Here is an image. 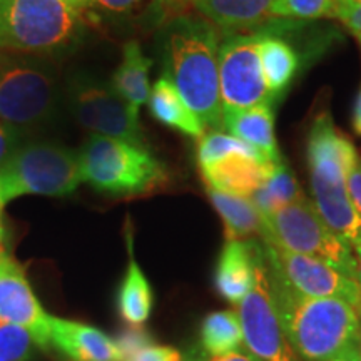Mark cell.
<instances>
[{
	"label": "cell",
	"instance_id": "6da1fadb",
	"mask_svg": "<svg viewBox=\"0 0 361 361\" xmlns=\"http://www.w3.org/2000/svg\"><path fill=\"white\" fill-rule=\"evenodd\" d=\"M164 78L178 89L202 124L223 128L219 90L221 30L200 13L180 12L159 25Z\"/></svg>",
	"mask_w": 361,
	"mask_h": 361
},
{
	"label": "cell",
	"instance_id": "7a4b0ae2",
	"mask_svg": "<svg viewBox=\"0 0 361 361\" xmlns=\"http://www.w3.org/2000/svg\"><path fill=\"white\" fill-rule=\"evenodd\" d=\"M269 283L284 335L301 358L328 361L358 346L360 316L353 306L338 298L298 295L271 271Z\"/></svg>",
	"mask_w": 361,
	"mask_h": 361
},
{
	"label": "cell",
	"instance_id": "3957f363",
	"mask_svg": "<svg viewBox=\"0 0 361 361\" xmlns=\"http://www.w3.org/2000/svg\"><path fill=\"white\" fill-rule=\"evenodd\" d=\"M61 85L49 57L0 51V121L22 137L52 124Z\"/></svg>",
	"mask_w": 361,
	"mask_h": 361
},
{
	"label": "cell",
	"instance_id": "277c9868",
	"mask_svg": "<svg viewBox=\"0 0 361 361\" xmlns=\"http://www.w3.org/2000/svg\"><path fill=\"white\" fill-rule=\"evenodd\" d=\"M84 35L79 12L62 0H0V51L66 56Z\"/></svg>",
	"mask_w": 361,
	"mask_h": 361
},
{
	"label": "cell",
	"instance_id": "5b68a950",
	"mask_svg": "<svg viewBox=\"0 0 361 361\" xmlns=\"http://www.w3.org/2000/svg\"><path fill=\"white\" fill-rule=\"evenodd\" d=\"M82 183L117 197L142 196L169 183V171L149 149L92 134L79 149Z\"/></svg>",
	"mask_w": 361,
	"mask_h": 361
},
{
	"label": "cell",
	"instance_id": "8992f818",
	"mask_svg": "<svg viewBox=\"0 0 361 361\" xmlns=\"http://www.w3.org/2000/svg\"><path fill=\"white\" fill-rule=\"evenodd\" d=\"M80 183L78 151L56 142L20 144L0 169V204L25 194L64 197Z\"/></svg>",
	"mask_w": 361,
	"mask_h": 361
},
{
	"label": "cell",
	"instance_id": "52a82bcc",
	"mask_svg": "<svg viewBox=\"0 0 361 361\" xmlns=\"http://www.w3.org/2000/svg\"><path fill=\"white\" fill-rule=\"evenodd\" d=\"M261 223L259 234L266 245L313 256L356 279L355 251L328 228L308 197L261 216Z\"/></svg>",
	"mask_w": 361,
	"mask_h": 361
},
{
	"label": "cell",
	"instance_id": "ba28073f",
	"mask_svg": "<svg viewBox=\"0 0 361 361\" xmlns=\"http://www.w3.org/2000/svg\"><path fill=\"white\" fill-rule=\"evenodd\" d=\"M66 102L75 121L92 134L149 149L139 109L130 106L107 80L90 72H75L66 84Z\"/></svg>",
	"mask_w": 361,
	"mask_h": 361
},
{
	"label": "cell",
	"instance_id": "9c48e42d",
	"mask_svg": "<svg viewBox=\"0 0 361 361\" xmlns=\"http://www.w3.org/2000/svg\"><path fill=\"white\" fill-rule=\"evenodd\" d=\"M219 90L223 114L273 106L259 61V34H228L219 44Z\"/></svg>",
	"mask_w": 361,
	"mask_h": 361
},
{
	"label": "cell",
	"instance_id": "30bf717a",
	"mask_svg": "<svg viewBox=\"0 0 361 361\" xmlns=\"http://www.w3.org/2000/svg\"><path fill=\"white\" fill-rule=\"evenodd\" d=\"M238 318L245 345L255 358L259 361H298L279 322L264 255L256 268L255 284L239 303Z\"/></svg>",
	"mask_w": 361,
	"mask_h": 361
},
{
	"label": "cell",
	"instance_id": "8fae6325",
	"mask_svg": "<svg viewBox=\"0 0 361 361\" xmlns=\"http://www.w3.org/2000/svg\"><path fill=\"white\" fill-rule=\"evenodd\" d=\"M268 268L298 295L308 298H338L353 306L361 318V286L324 261L266 245Z\"/></svg>",
	"mask_w": 361,
	"mask_h": 361
},
{
	"label": "cell",
	"instance_id": "7c38bea8",
	"mask_svg": "<svg viewBox=\"0 0 361 361\" xmlns=\"http://www.w3.org/2000/svg\"><path fill=\"white\" fill-rule=\"evenodd\" d=\"M0 319L25 328L40 348L49 346L51 316L35 298L24 269L12 258L0 264Z\"/></svg>",
	"mask_w": 361,
	"mask_h": 361
},
{
	"label": "cell",
	"instance_id": "4fadbf2b",
	"mask_svg": "<svg viewBox=\"0 0 361 361\" xmlns=\"http://www.w3.org/2000/svg\"><path fill=\"white\" fill-rule=\"evenodd\" d=\"M273 169L274 164L264 161L259 154L241 152L200 166L206 188L247 197L269 178Z\"/></svg>",
	"mask_w": 361,
	"mask_h": 361
},
{
	"label": "cell",
	"instance_id": "5bb4252c",
	"mask_svg": "<svg viewBox=\"0 0 361 361\" xmlns=\"http://www.w3.org/2000/svg\"><path fill=\"white\" fill-rule=\"evenodd\" d=\"M49 345L71 361H123L116 341L89 324L51 316Z\"/></svg>",
	"mask_w": 361,
	"mask_h": 361
},
{
	"label": "cell",
	"instance_id": "9a60e30c",
	"mask_svg": "<svg viewBox=\"0 0 361 361\" xmlns=\"http://www.w3.org/2000/svg\"><path fill=\"white\" fill-rule=\"evenodd\" d=\"M264 250L255 241H228L214 273L216 290L229 303L239 305L255 284L256 268Z\"/></svg>",
	"mask_w": 361,
	"mask_h": 361
},
{
	"label": "cell",
	"instance_id": "2e32d148",
	"mask_svg": "<svg viewBox=\"0 0 361 361\" xmlns=\"http://www.w3.org/2000/svg\"><path fill=\"white\" fill-rule=\"evenodd\" d=\"M274 0H191L196 13L224 35L251 32L271 19Z\"/></svg>",
	"mask_w": 361,
	"mask_h": 361
},
{
	"label": "cell",
	"instance_id": "e0dca14e",
	"mask_svg": "<svg viewBox=\"0 0 361 361\" xmlns=\"http://www.w3.org/2000/svg\"><path fill=\"white\" fill-rule=\"evenodd\" d=\"M223 128L234 137L250 144L259 156L271 164L283 161L274 135L273 106H258L252 109L233 111L223 114Z\"/></svg>",
	"mask_w": 361,
	"mask_h": 361
},
{
	"label": "cell",
	"instance_id": "ac0fdd59",
	"mask_svg": "<svg viewBox=\"0 0 361 361\" xmlns=\"http://www.w3.org/2000/svg\"><path fill=\"white\" fill-rule=\"evenodd\" d=\"M255 32L259 34V61L266 87L271 97L278 101L300 72L301 57L288 39L261 29H256Z\"/></svg>",
	"mask_w": 361,
	"mask_h": 361
},
{
	"label": "cell",
	"instance_id": "d6986e66",
	"mask_svg": "<svg viewBox=\"0 0 361 361\" xmlns=\"http://www.w3.org/2000/svg\"><path fill=\"white\" fill-rule=\"evenodd\" d=\"M149 111L152 117L171 129L179 130L189 137L201 139L204 135V124L194 114L178 89L168 78H159L149 94Z\"/></svg>",
	"mask_w": 361,
	"mask_h": 361
},
{
	"label": "cell",
	"instance_id": "ffe728a7",
	"mask_svg": "<svg viewBox=\"0 0 361 361\" xmlns=\"http://www.w3.org/2000/svg\"><path fill=\"white\" fill-rule=\"evenodd\" d=\"M152 61L142 52L137 40H129L123 47V61L112 74V87L135 109L149 101L151 85H149V71Z\"/></svg>",
	"mask_w": 361,
	"mask_h": 361
},
{
	"label": "cell",
	"instance_id": "44dd1931",
	"mask_svg": "<svg viewBox=\"0 0 361 361\" xmlns=\"http://www.w3.org/2000/svg\"><path fill=\"white\" fill-rule=\"evenodd\" d=\"M207 196L223 219L228 241H245L251 234L261 233V213L251 197L221 192L209 188Z\"/></svg>",
	"mask_w": 361,
	"mask_h": 361
},
{
	"label": "cell",
	"instance_id": "7402d4cb",
	"mask_svg": "<svg viewBox=\"0 0 361 361\" xmlns=\"http://www.w3.org/2000/svg\"><path fill=\"white\" fill-rule=\"evenodd\" d=\"M152 305H154V295H152L151 284L130 256L128 271H126V276L119 288V296H117L119 313L130 326L139 328L151 316Z\"/></svg>",
	"mask_w": 361,
	"mask_h": 361
},
{
	"label": "cell",
	"instance_id": "603a6c76",
	"mask_svg": "<svg viewBox=\"0 0 361 361\" xmlns=\"http://www.w3.org/2000/svg\"><path fill=\"white\" fill-rule=\"evenodd\" d=\"M306 197L295 174L284 161L274 164L273 173L261 186L252 192L251 201L258 207L261 216L273 214L283 207L301 201Z\"/></svg>",
	"mask_w": 361,
	"mask_h": 361
},
{
	"label": "cell",
	"instance_id": "cb8c5ba5",
	"mask_svg": "<svg viewBox=\"0 0 361 361\" xmlns=\"http://www.w3.org/2000/svg\"><path fill=\"white\" fill-rule=\"evenodd\" d=\"M201 343L211 356L239 351L245 338L238 314L233 311H214L207 314L201 326Z\"/></svg>",
	"mask_w": 361,
	"mask_h": 361
},
{
	"label": "cell",
	"instance_id": "d4e9b609",
	"mask_svg": "<svg viewBox=\"0 0 361 361\" xmlns=\"http://www.w3.org/2000/svg\"><path fill=\"white\" fill-rule=\"evenodd\" d=\"M336 0H274L271 19L318 20L335 19Z\"/></svg>",
	"mask_w": 361,
	"mask_h": 361
},
{
	"label": "cell",
	"instance_id": "484cf974",
	"mask_svg": "<svg viewBox=\"0 0 361 361\" xmlns=\"http://www.w3.org/2000/svg\"><path fill=\"white\" fill-rule=\"evenodd\" d=\"M259 154L250 144L243 142L241 139L234 137L231 134H224L221 130L204 134L197 142V164L204 166L209 162L223 159L226 156L236 154Z\"/></svg>",
	"mask_w": 361,
	"mask_h": 361
},
{
	"label": "cell",
	"instance_id": "4316f807",
	"mask_svg": "<svg viewBox=\"0 0 361 361\" xmlns=\"http://www.w3.org/2000/svg\"><path fill=\"white\" fill-rule=\"evenodd\" d=\"M37 346L25 328L0 319V361H27Z\"/></svg>",
	"mask_w": 361,
	"mask_h": 361
},
{
	"label": "cell",
	"instance_id": "83f0119b",
	"mask_svg": "<svg viewBox=\"0 0 361 361\" xmlns=\"http://www.w3.org/2000/svg\"><path fill=\"white\" fill-rule=\"evenodd\" d=\"M147 0H94V6L104 8L107 12H114V13H129L135 11V8L142 7ZM156 7V13L157 19H159V25L162 22H166L171 17L178 16L176 12L173 0H152Z\"/></svg>",
	"mask_w": 361,
	"mask_h": 361
},
{
	"label": "cell",
	"instance_id": "f1b7e54d",
	"mask_svg": "<svg viewBox=\"0 0 361 361\" xmlns=\"http://www.w3.org/2000/svg\"><path fill=\"white\" fill-rule=\"evenodd\" d=\"M149 345H152L151 336H149L144 329L135 326L126 329V331L121 333L116 340V346L117 350H119L123 361L128 360L129 356H133L134 353H137L139 350L146 348Z\"/></svg>",
	"mask_w": 361,
	"mask_h": 361
},
{
	"label": "cell",
	"instance_id": "f546056e",
	"mask_svg": "<svg viewBox=\"0 0 361 361\" xmlns=\"http://www.w3.org/2000/svg\"><path fill=\"white\" fill-rule=\"evenodd\" d=\"M335 19L343 22L358 37L361 35V0H336Z\"/></svg>",
	"mask_w": 361,
	"mask_h": 361
},
{
	"label": "cell",
	"instance_id": "4dcf8cb0",
	"mask_svg": "<svg viewBox=\"0 0 361 361\" xmlns=\"http://www.w3.org/2000/svg\"><path fill=\"white\" fill-rule=\"evenodd\" d=\"M124 361H183V358H180L179 351L171 346L149 345Z\"/></svg>",
	"mask_w": 361,
	"mask_h": 361
},
{
	"label": "cell",
	"instance_id": "1f68e13d",
	"mask_svg": "<svg viewBox=\"0 0 361 361\" xmlns=\"http://www.w3.org/2000/svg\"><path fill=\"white\" fill-rule=\"evenodd\" d=\"M22 135L0 121V169L7 164L13 152L20 146Z\"/></svg>",
	"mask_w": 361,
	"mask_h": 361
},
{
	"label": "cell",
	"instance_id": "d6a6232c",
	"mask_svg": "<svg viewBox=\"0 0 361 361\" xmlns=\"http://www.w3.org/2000/svg\"><path fill=\"white\" fill-rule=\"evenodd\" d=\"M346 188H348L350 200L353 202L361 216V157L358 156L348 171V178H346Z\"/></svg>",
	"mask_w": 361,
	"mask_h": 361
},
{
	"label": "cell",
	"instance_id": "836d02e7",
	"mask_svg": "<svg viewBox=\"0 0 361 361\" xmlns=\"http://www.w3.org/2000/svg\"><path fill=\"white\" fill-rule=\"evenodd\" d=\"M207 361H259L258 358H255L250 351H233V353H226V355H219V356H211Z\"/></svg>",
	"mask_w": 361,
	"mask_h": 361
},
{
	"label": "cell",
	"instance_id": "e575fe53",
	"mask_svg": "<svg viewBox=\"0 0 361 361\" xmlns=\"http://www.w3.org/2000/svg\"><path fill=\"white\" fill-rule=\"evenodd\" d=\"M7 258H11L7 252V231L6 223H4V206L0 204V264Z\"/></svg>",
	"mask_w": 361,
	"mask_h": 361
},
{
	"label": "cell",
	"instance_id": "d590c367",
	"mask_svg": "<svg viewBox=\"0 0 361 361\" xmlns=\"http://www.w3.org/2000/svg\"><path fill=\"white\" fill-rule=\"evenodd\" d=\"M353 129L355 133L361 135V85L358 90V96L355 99V106H353Z\"/></svg>",
	"mask_w": 361,
	"mask_h": 361
},
{
	"label": "cell",
	"instance_id": "8d00e7d4",
	"mask_svg": "<svg viewBox=\"0 0 361 361\" xmlns=\"http://www.w3.org/2000/svg\"><path fill=\"white\" fill-rule=\"evenodd\" d=\"M328 361H361V350L360 346H356V348H351L348 351H345V353L336 356V358H331Z\"/></svg>",
	"mask_w": 361,
	"mask_h": 361
},
{
	"label": "cell",
	"instance_id": "74e56055",
	"mask_svg": "<svg viewBox=\"0 0 361 361\" xmlns=\"http://www.w3.org/2000/svg\"><path fill=\"white\" fill-rule=\"evenodd\" d=\"M62 2L67 4V6H69L71 8H74L75 12L85 11V8L94 6V0H62Z\"/></svg>",
	"mask_w": 361,
	"mask_h": 361
},
{
	"label": "cell",
	"instance_id": "f35d334b",
	"mask_svg": "<svg viewBox=\"0 0 361 361\" xmlns=\"http://www.w3.org/2000/svg\"><path fill=\"white\" fill-rule=\"evenodd\" d=\"M355 256H356V281L361 286V246L355 247Z\"/></svg>",
	"mask_w": 361,
	"mask_h": 361
},
{
	"label": "cell",
	"instance_id": "ab89813d",
	"mask_svg": "<svg viewBox=\"0 0 361 361\" xmlns=\"http://www.w3.org/2000/svg\"><path fill=\"white\" fill-rule=\"evenodd\" d=\"M188 2H191V0H173L176 12L180 13V6H184V4H188Z\"/></svg>",
	"mask_w": 361,
	"mask_h": 361
},
{
	"label": "cell",
	"instance_id": "60d3db41",
	"mask_svg": "<svg viewBox=\"0 0 361 361\" xmlns=\"http://www.w3.org/2000/svg\"><path fill=\"white\" fill-rule=\"evenodd\" d=\"M358 346H360V350H361V318H360V338H358Z\"/></svg>",
	"mask_w": 361,
	"mask_h": 361
},
{
	"label": "cell",
	"instance_id": "b9f144b4",
	"mask_svg": "<svg viewBox=\"0 0 361 361\" xmlns=\"http://www.w3.org/2000/svg\"><path fill=\"white\" fill-rule=\"evenodd\" d=\"M356 39H358V42H360V45H361V35H358V37H356Z\"/></svg>",
	"mask_w": 361,
	"mask_h": 361
},
{
	"label": "cell",
	"instance_id": "7bdbcfd3",
	"mask_svg": "<svg viewBox=\"0 0 361 361\" xmlns=\"http://www.w3.org/2000/svg\"><path fill=\"white\" fill-rule=\"evenodd\" d=\"M2 206H4V204H2Z\"/></svg>",
	"mask_w": 361,
	"mask_h": 361
}]
</instances>
